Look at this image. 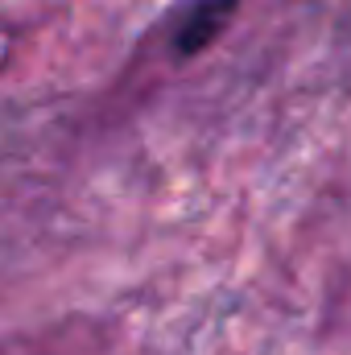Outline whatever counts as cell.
<instances>
[{"mask_svg": "<svg viewBox=\"0 0 351 355\" xmlns=\"http://www.w3.org/2000/svg\"><path fill=\"white\" fill-rule=\"evenodd\" d=\"M236 8H240V0H190L186 12H182V21H178V29H174V54L178 58L203 54L228 29V21L236 17Z\"/></svg>", "mask_w": 351, "mask_h": 355, "instance_id": "6da1fadb", "label": "cell"}]
</instances>
